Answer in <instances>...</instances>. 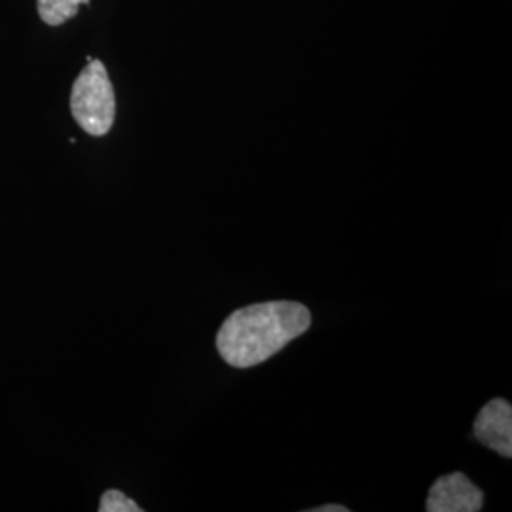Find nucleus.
<instances>
[{"mask_svg":"<svg viewBox=\"0 0 512 512\" xmlns=\"http://www.w3.org/2000/svg\"><path fill=\"white\" fill-rule=\"evenodd\" d=\"M484 505V492L467 475L440 476L427 495V512H478Z\"/></svg>","mask_w":512,"mask_h":512,"instance_id":"7ed1b4c3","label":"nucleus"},{"mask_svg":"<svg viewBox=\"0 0 512 512\" xmlns=\"http://www.w3.org/2000/svg\"><path fill=\"white\" fill-rule=\"evenodd\" d=\"M99 512H143V509L120 490H107L101 497Z\"/></svg>","mask_w":512,"mask_h":512,"instance_id":"423d86ee","label":"nucleus"},{"mask_svg":"<svg viewBox=\"0 0 512 512\" xmlns=\"http://www.w3.org/2000/svg\"><path fill=\"white\" fill-rule=\"evenodd\" d=\"M90 0H38V16L50 25L59 27L65 21L78 16L80 6H88Z\"/></svg>","mask_w":512,"mask_h":512,"instance_id":"39448f33","label":"nucleus"},{"mask_svg":"<svg viewBox=\"0 0 512 512\" xmlns=\"http://www.w3.org/2000/svg\"><path fill=\"white\" fill-rule=\"evenodd\" d=\"M71 112L76 124L92 137L107 135L116 116V97L109 73L99 59H90L74 80Z\"/></svg>","mask_w":512,"mask_h":512,"instance_id":"f03ea898","label":"nucleus"},{"mask_svg":"<svg viewBox=\"0 0 512 512\" xmlns=\"http://www.w3.org/2000/svg\"><path fill=\"white\" fill-rule=\"evenodd\" d=\"M311 327V313L291 300L260 302L234 311L217 332L220 357L234 368L262 365Z\"/></svg>","mask_w":512,"mask_h":512,"instance_id":"f257e3e1","label":"nucleus"},{"mask_svg":"<svg viewBox=\"0 0 512 512\" xmlns=\"http://www.w3.org/2000/svg\"><path fill=\"white\" fill-rule=\"evenodd\" d=\"M349 509L342 507V505H323V507H317V509H311L310 512H348Z\"/></svg>","mask_w":512,"mask_h":512,"instance_id":"0eeeda50","label":"nucleus"},{"mask_svg":"<svg viewBox=\"0 0 512 512\" xmlns=\"http://www.w3.org/2000/svg\"><path fill=\"white\" fill-rule=\"evenodd\" d=\"M475 437L480 444L503 458L512 456V406L505 399H492L475 420Z\"/></svg>","mask_w":512,"mask_h":512,"instance_id":"20e7f679","label":"nucleus"}]
</instances>
